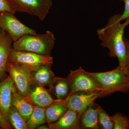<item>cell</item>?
Returning <instances> with one entry per match:
<instances>
[{
    "mask_svg": "<svg viewBox=\"0 0 129 129\" xmlns=\"http://www.w3.org/2000/svg\"><path fill=\"white\" fill-rule=\"evenodd\" d=\"M35 87L31 88L28 97L34 106L46 108L52 104L54 101L48 91L41 86L34 85Z\"/></svg>",
    "mask_w": 129,
    "mask_h": 129,
    "instance_id": "obj_16",
    "label": "cell"
},
{
    "mask_svg": "<svg viewBox=\"0 0 129 129\" xmlns=\"http://www.w3.org/2000/svg\"><path fill=\"white\" fill-rule=\"evenodd\" d=\"M46 108L34 106L30 117L26 122L28 129H34L46 123Z\"/></svg>",
    "mask_w": 129,
    "mask_h": 129,
    "instance_id": "obj_19",
    "label": "cell"
},
{
    "mask_svg": "<svg viewBox=\"0 0 129 129\" xmlns=\"http://www.w3.org/2000/svg\"><path fill=\"white\" fill-rule=\"evenodd\" d=\"M53 59V57L51 56L17 50L12 48L9 53L8 61L30 67L34 70L43 64L52 65Z\"/></svg>",
    "mask_w": 129,
    "mask_h": 129,
    "instance_id": "obj_9",
    "label": "cell"
},
{
    "mask_svg": "<svg viewBox=\"0 0 129 129\" xmlns=\"http://www.w3.org/2000/svg\"><path fill=\"white\" fill-rule=\"evenodd\" d=\"M2 82V90L0 93V111L8 122V114L11 106L13 95L17 90L10 75L3 80Z\"/></svg>",
    "mask_w": 129,
    "mask_h": 129,
    "instance_id": "obj_10",
    "label": "cell"
},
{
    "mask_svg": "<svg viewBox=\"0 0 129 129\" xmlns=\"http://www.w3.org/2000/svg\"><path fill=\"white\" fill-rule=\"evenodd\" d=\"M0 28L8 33L13 42L25 35H35V30L29 27L19 20L14 14L8 12H0Z\"/></svg>",
    "mask_w": 129,
    "mask_h": 129,
    "instance_id": "obj_6",
    "label": "cell"
},
{
    "mask_svg": "<svg viewBox=\"0 0 129 129\" xmlns=\"http://www.w3.org/2000/svg\"><path fill=\"white\" fill-rule=\"evenodd\" d=\"M98 119L100 129H114V123L111 116L99 106L98 107Z\"/></svg>",
    "mask_w": 129,
    "mask_h": 129,
    "instance_id": "obj_21",
    "label": "cell"
},
{
    "mask_svg": "<svg viewBox=\"0 0 129 129\" xmlns=\"http://www.w3.org/2000/svg\"><path fill=\"white\" fill-rule=\"evenodd\" d=\"M13 42L8 33L0 28V81L8 76L6 69Z\"/></svg>",
    "mask_w": 129,
    "mask_h": 129,
    "instance_id": "obj_11",
    "label": "cell"
},
{
    "mask_svg": "<svg viewBox=\"0 0 129 129\" xmlns=\"http://www.w3.org/2000/svg\"><path fill=\"white\" fill-rule=\"evenodd\" d=\"M99 106L93 103L81 114L80 120L82 129H100L98 119Z\"/></svg>",
    "mask_w": 129,
    "mask_h": 129,
    "instance_id": "obj_14",
    "label": "cell"
},
{
    "mask_svg": "<svg viewBox=\"0 0 129 129\" xmlns=\"http://www.w3.org/2000/svg\"><path fill=\"white\" fill-rule=\"evenodd\" d=\"M124 3V9L123 13L121 14L120 21L126 19L129 17V0H122Z\"/></svg>",
    "mask_w": 129,
    "mask_h": 129,
    "instance_id": "obj_24",
    "label": "cell"
},
{
    "mask_svg": "<svg viewBox=\"0 0 129 129\" xmlns=\"http://www.w3.org/2000/svg\"><path fill=\"white\" fill-rule=\"evenodd\" d=\"M52 65L43 64L33 70L31 74L33 85L45 88L47 86L49 88V91L51 89L55 78L51 69Z\"/></svg>",
    "mask_w": 129,
    "mask_h": 129,
    "instance_id": "obj_12",
    "label": "cell"
},
{
    "mask_svg": "<svg viewBox=\"0 0 129 129\" xmlns=\"http://www.w3.org/2000/svg\"><path fill=\"white\" fill-rule=\"evenodd\" d=\"M3 86V82L2 81H0V93L1 91L2 90Z\"/></svg>",
    "mask_w": 129,
    "mask_h": 129,
    "instance_id": "obj_28",
    "label": "cell"
},
{
    "mask_svg": "<svg viewBox=\"0 0 129 129\" xmlns=\"http://www.w3.org/2000/svg\"><path fill=\"white\" fill-rule=\"evenodd\" d=\"M12 128L11 125L6 120L0 111V129H11Z\"/></svg>",
    "mask_w": 129,
    "mask_h": 129,
    "instance_id": "obj_26",
    "label": "cell"
},
{
    "mask_svg": "<svg viewBox=\"0 0 129 129\" xmlns=\"http://www.w3.org/2000/svg\"><path fill=\"white\" fill-rule=\"evenodd\" d=\"M121 14H115L109 18L107 24L97 30L101 45L109 50L111 57L117 58L119 65L122 69L128 70L125 64V48L124 41L125 28L129 25V17L121 23Z\"/></svg>",
    "mask_w": 129,
    "mask_h": 129,
    "instance_id": "obj_1",
    "label": "cell"
},
{
    "mask_svg": "<svg viewBox=\"0 0 129 129\" xmlns=\"http://www.w3.org/2000/svg\"><path fill=\"white\" fill-rule=\"evenodd\" d=\"M48 125L49 129H82L78 114L70 109H68L58 120L48 124Z\"/></svg>",
    "mask_w": 129,
    "mask_h": 129,
    "instance_id": "obj_13",
    "label": "cell"
},
{
    "mask_svg": "<svg viewBox=\"0 0 129 129\" xmlns=\"http://www.w3.org/2000/svg\"><path fill=\"white\" fill-rule=\"evenodd\" d=\"M33 70L30 67L8 61L6 69V72L13 80L18 91L30 100L28 95L33 85L31 74Z\"/></svg>",
    "mask_w": 129,
    "mask_h": 129,
    "instance_id": "obj_5",
    "label": "cell"
},
{
    "mask_svg": "<svg viewBox=\"0 0 129 129\" xmlns=\"http://www.w3.org/2000/svg\"><path fill=\"white\" fill-rule=\"evenodd\" d=\"M111 118L114 123V129H129V118L126 115L117 113Z\"/></svg>",
    "mask_w": 129,
    "mask_h": 129,
    "instance_id": "obj_22",
    "label": "cell"
},
{
    "mask_svg": "<svg viewBox=\"0 0 129 129\" xmlns=\"http://www.w3.org/2000/svg\"><path fill=\"white\" fill-rule=\"evenodd\" d=\"M58 100H62L67 98L70 91L68 80L67 78L56 77L51 89Z\"/></svg>",
    "mask_w": 129,
    "mask_h": 129,
    "instance_id": "obj_18",
    "label": "cell"
},
{
    "mask_svg": "<svg viewBox=\"0 0 129 129\" xmlns=\"http://www.w3.org/2000/svg\"><path fill=\"white\" fill-rule=\"evenodd\" d=\"M67 78L69 82L70 89L68 97L74 93L79 91H107L90 75L89 72L85 71L81 67L76 70H70V73L68 75Z\"/></svg>",
    "mask_w": 129,
    "mask_h": 129,
    "instance_id": "obj_4",
    "label": "cell"
},
{
    "mask_svg": "<svg viewBox=\"0 0 129 129\" xmlns=\"http://www.w3.org/2000/svg\"><path fill=\"white\" fill-rule=\"evenodd\" d=\"M8 12L15 14L16 10L10 0H0V12Z\"/></svg>",
    "mask_w": 129,
    "mask_h": 129,
    "instance_id": "obj_23",
    "label": "cell"
},
{
    "mask_svg": "<svg viewBox=\"0 0 129 129\" xmlns=\"http://www.w3.org/2000/svg\"><path fill=\"white\" fill-rule=\"evenodd\" d=\"M109 95L106 91L96 92L79 91L74 93L65 99L59 100L66 104L69 109L75 111L79 117L87 108L98 98Z\"/></svg>",
    "mask_w": 129,
    "mask_h": 129,
    "instance_id": "obj_7",
    "label": "cell"
},
{
    "mask_svg": "<svg viewBox=\"0 0 129 129\" xmlns=\"http://www.w3.org/2000/svg\"><path fill=\"white\" fill-rule=\"evenodd\" d=\"M8 119L10 124L15 129H28L27 123L16 109L10 107L8 114Z\"/></svg>",
    "mask_w": 129,
    "mask_h": 129,
    "instance_id": "obj_20",
    "label": "cell"
},
{
    "mask_svg": "<svg viewBox=\"0 0 129 129\" xmlns=\"http://www.w3.org/2000/svg\"><path fill=\"white\" fill-rule=\"evenodd\" d=\"M68 109L64 103L57 99L54 100L52 104L46 108V123L50 124L57 121Z\"/></svg>",
    "mask_w": 129,
    "mask_h": 129,
    "instance_id": "obj_17",
    "label": "cell"
},
{
    "mask_svg": "<svg viewBox=\"0 0 129 129\" xmlns=\"http://www.w3.org/2000/svg\"><path fill=\"white\" fill-rule=\"evenodd\" d=\"M37 129H49V127H47L45 125L42 124L40 125L37 128Z\"/></svg>",
    "mask_w": 129,
    "mask_h": 129,
    "instance_id": "obj_27",
    "label": "cell"
},
{
    "mask_svg": "<svg viewBox=\"0 0 129 129\" xmlns=\"http://www.w3.org/2000/svg\"><path fill=\"white\" fill-rule=\"evenodd\" d=\"M16 12L25 13L44 21L52 5V0H10Z\"/></svg>",
    "mask_w": 129,
    "mask_h": 129,
    "instance_id": "obj_8",
    "label": "cell"
},
{
    "mask_svg": "<svg viewBox=\"0 0 129 129\" xmlns=\"http://www.w3.org/2000/svg\"><path fill=\"white\" fill-rule=\"evenodd\" d=\"M99 84L104 88L109 95L116 92H129V71L118 66L108 72L90 73Z\"/></svg>",
    "mask_w": 129,
    "mask_h": 129,
    "instance_id": "obj_3",
    "label": "cell"
},
{
    "mask_svg": "<svg viewBox=\"0 0 129 129\" xmlns=\"http://www.w3.org/2000/svg\"><path fill=\"white\" fill-rule=\"evenodd\" d=\"M55 39L52 32L47 30L42 34H27L13 42L12 48L44 55L51 56Z\"/></svg>",
    "mask_w": 129,
    "mask_h": 129,
    "instance_id": "obj_2",
    "label": "cell"
},
{
    "mask_svg": "<svg viewBox=\"0 0 129 129\" xmlns=\"http://www.w3.org/2000/svg\"><path fill=\"white\" fill-rule=\"evenodd\" d=\"M124 41L125 48V64L129 71V39L124 36Z\"/></svg>",
    "mask_w": 129,
    "mask_h": 129,
    "instance_id": "obj_25",
    "label": "cell"
},
{
    "mask_svg": "<svg viewBox=\"0 0 129 129\" xmlns=\"http://www.w3.org/2000/svg\"><path fill=\"white\" fill-rule=\"evenodd\" d=\"M11 106H13L26 122L30 117L34 105L29 99L16 91L13 95Z\"/></svg>",
    "mask_w": 129,
    "mask_h": 129,
    "instance_id": "obj_15",
    "label": "cell"
}]
</instances>
